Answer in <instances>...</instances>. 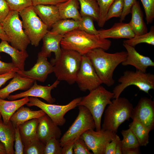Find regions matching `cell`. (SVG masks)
<instances>
[{
	"mask_svg": "<svg viewBox=\"0 0 154 154\" xmlns=\"http://www.w3.org/2000/svg\"><path fill=\"white\" fill-rule=\"evenodd\" d=\"M73 154H92L83 139L80 136L75 140L73 146Z\"/></svg>",
	"mask_w": 154,
	"mask_h": 154,
	"instance_id": "obj_41",
	"label": "cell"
},
{
	"mask_svg": "<svg viewBox=\"0 0 154 154\" xmlns=\"http://www.w3.org/2000/svg\"><path fill=\"white\" fill-rule=\"evenodd\" d=\"M60 82V81L57 79L50 86H43L38 85L36 81H35L33 85L26 91L14 95H9L7 98L12 100L26 97L40 98L48 103L53 104L56 100L52 96L51 92L52 89L57 87Z\"/></svg>",
	"mask_w": 154,
	"mask_h": 154,
	"instance_id": "obj_15",
	"label": "cell"
},
{
	"mask_svg": "<svg viewBox=\"0 0 154 154\" xmlns=\"http://www.w3.org/2000/svg\"><path fill=\"white\" fill-rule=\"evenodd\" d=\"M82 56L76 51L61 48L59 58L50 61L54 66L53 72L57 79L65 81L70 85L75 83L80 66Z\"/></svg>",
	"mask_w": 154,
	"mask_h": 154,
	"instance_id": "obj_3",
	"label": "cell"
},
{
	"mask_svg": "<svg viewBox=\"0 0 154 154\" xmlns=\"http://www.w3.org/2000/svg\"><path fill=\"white\" fill-rule=\"evenodd\" d=\"M78 106L77 117L60 140L62 147L69 142L75 141L87 130L95 128L94 121L90 111L84 106Z\"/></svg>",
	"mask_w": 154,
	"mask_h": 154,
	"instance_id": "obj_9",
	"label": "cell"
},
{
	"mask_svg": "<svg viewBox=\"0 0 154 154\" xmlns=\"http://www.w3.org/2000/svg\"><path fill=\"white\" fill-rule=\"evenodd\" d=\"M116 134L102 129L98 131L93 129L87 130L80 136L94 154H104L107 143L111 141Z\"/></svg>",
	"mask_w": 154,
	"mask_h": 154,
	"instance_id": "obj_12",
	"label": "cell"
},
{
	"mask_svg": "<svg viewBox=\"0 0 154 154\" xmlns=\"http://www.w3.org/2000/svg\"><path fill=\"white\" fill-rule=\"evenodd\" d=\"M1 113H0V120L1 119Z\"/></svg>",
	"mask_w": 154,
	"mask_h": 154,
	"instance_id": "obj_54",
	"label": "cell"
},
{
	"mask_svg": "<svg viewBox=\"0 0 154 154\" xmlns=\"http://www.w3.org/2000/svg\"><path fill=\"white\" fill-rule=\"evenodd\" d=\"M82 97L75 98L65 105L46 103L37 98L30 97L26 105L29 107L36 106L43 110L58 126H62L66 122L64 116L68 111L74 109L80 102Z\"/></svg>",
	"mask_w": 154,
	"mask_h": 154,
	"instance_id": "obj_10",
	"label": "cell"
},
{
	"mask_svg": "<svg viewBox=\"0 0 154 154\" xmlns=\"http://www.w3.org/2000/svg\"><path fill=\"white\" fill-rule=\"evenodd\" d=\"M136 0H124V7L120 22L123 21L131 12V8Z\"/></svg>",
	"mask_w": 154,
	"mask_h": 154,
	"instance_id": "obj_45",
	"label": "cell"
},
{
	"mask_svg": "<svg viewBox=\"0 0 154 154\" xmlns=\"http://www.w3.org/2000/svg\"><path fill=\"white\" fill-rule=\"evenodd\" d=\"M131 118L150 131L154 128V102L151 98H141L133 109Z\"/></svg>",
	"mask_w": 154,
	"mask_h": 154,
	"instance_id": "obj_13",
	"label": "cell"
},
{
	"mask_svg": "<svg viewBox=\"0 0 154 154\" xmlns=\"http://www.w3.org/2000/svg\"><path fill=\"white\" fill-rule=\"evenodd\" d=\"M121 133L123 137L121 141L122 150L140 147L136 137L130 128L122 130Z\"/></svg>",
	"mask_w": 154,
	"mask_h": 154,
	"instance_id": "obj_33",
	"label": "cell"
},
{
	"mask_svg": "<svg viewBox=\"0 0 154 154\" xmlns=\"http://www.w3.org/2000/svg\"><path fill=\"white\" fill-rule=\"evenodd\" d=\"M15 154H23L24 145L22 142L18 126L15 127Z\"/></svg>",
	"mask_w": 154,
	"mask_h": 154,
	"instance_id": "obj_42",
	"label": "cell"
},
{
	"mask_svg": "<svg viewBox=\"0 0 154 154\" xmlns=\"http://www.w3.org/2000/svg\"><path fill=\"white\" fill-rule=\"evenodd\" d=\"M123 42L134 47L137 45L145 43L154 45V27L152 26L148 32L139 35H135L133 38L125 40Z\"/></svg>",
	"mask_w": 154,
	"mask_h": 154,
	"instance_id": "obj_32",
	"label": "cell"
},
{
	"mask_svg": "<svg viewBox=\"0 0 154 154\" xmlns=\"http://www.w3.org/2000/svg\"><path fill=\"white\" fill-rule=\"evenodd\" d=\"M111 44V41L108 39L102 38L98 35L90 34L78 29L64 34L60 42L61 48L74 50L82 55H86L96 48L107 50Z\"/></svg>",
	"mask_w": 154,
	"mask_h": 154,
	"instance_id": "obj_2",
	"label": "cell"
},
{
	"mask_svg": "<svg viewBox=\"0 0 154 154\" xmlns=\"http://www.w3.org/2000/svg\"><path fill=\"white\" fill-rule=\"evenodd\" d=\"M45 144L37 138L24 146L23 154H44Z\"/></svg>",
	"mask_w": 154,
	"mask_h": 154,
	"instance_id": "obj_36",
	"label": "cell"
},
{
	"mask_svg": "<svg viewBox=\"0 0 154 154\" xmlns=\"http://www.w3.org/2000/svg\"><path fill=\"white\" fill-rule=\"evenodd\" d=\"M38 123V118H35L27 121L18 126L24 146L38 138L37 134Z\"/></svg>",
	"mask_w": 154,
	"mask_h": 154,
	"instance_id": "obj_28",
	"label": "cell"
},
{
	"mask_svg": "<svg viewBox=\"0 0 154 154\" xmlns=\"http://www.w3.org/2000/svg\"><path fill=\"white\" fill-rule=\"evenodd\" d=\"M16 73L12 72L0 75V87L4 84L7 81L12 78Z\"/></svg>",
	"mask_w": 154,
	"mask_h": 154,
	"instance_id": "obj_48",
	"label": "cell"
},
{
	"mask_svg": "<svg viewBox=\"0 0 154 154\" xmlns=\"http://www.w3.org/2000/svg\"><path fill=\"white\" fill-rule=\"evenodd\" d=\"M11 11L5 0H0V23L3 22Z\"/></svg>",
	"mask_w": 154,
	"mask_h": 154,
	"instance_id": "obj_44",
	"label": "cell"
},
{
	"mask_svg": "<svg viewBox=\"0 0 154 154\" xmlns=\"http://www.w3.org/2000/svg\"><path fill=\"white\" fill-rule=\"evenodd\" d=\"M98 31V35L101 38L128 39L133 37L135 34L131 29L129 23L120 22L115 23L110 28L102 29Z\"/></svg>",
	"mask_w": 154,
	"mask_h": 154,
	"instance_id": "obj_19",
	"label": "cell"
},
{
	"mask_svg": "<svg viewBox=\"0 0 154 154\" xmlns=\"http://www.w3.org/2000/svg\"><path fill=\"white\" fill-rule=\"evenodd\" d=\"M64 35L57 34L49 31L42 38L43 44L41 53L46 57H50L51 53L53 52L55 58L51 60L54 61L59 58L61 51L60 42Z\"/></svg>",
	"mask_w": 154,
	"mask_h": 154,
	"instance_id": "obj_18",
	"label": "cell"
},
{
	"mask_svg": "<svg viewBox=\"0 0 154 154\" xmlns=\"http://www.w3.org/2000/svg\"><path fill=\"white\" fill-rule=\"evenodd\" d=\"M81 17V19L79 21L78 29L90 34L98 35V31L95 27L93 18L88 15Z\"/></svg>",
	"mask_w": 154,
	"mask_h": 154,
	"instance_id": "obj_34",
	"label": "cell"
},
{
	"mask_svg": "<svg viewBox=\"0 0 154 154\" xmlns=\"http://www.w3.org/2000/svg\"><path fill=\"white\" fill-rule=\"evenodd\" d=\"M130 13L131 18L128 23L135 35H139L147 33V28L143 20V12L139 2L137 0L131 8Z\"/></svg>",
	"mask_w": 154,
	"mask_h": 154,
	"instance_id": "obj_24",
	"label": "cell"
},
{
	"mask_svg": "<svg viewBox=\"0 0 154 154\" xmlns=\"http://www.w3.org/2000/svg\"><path fill=\"white\" fill-rule=\"evenodd\" d=\"M121 141L120 139L117 142L115 154H122Z\"/></svg>",
	"mask_w": 154,
	"mask_h": 154,
	"instance_id": "obj_52",
	"label": "cell"
},
{
	"mask_svg": "<svg viewBox=\"0 0 154 154\" xmlns=\"http://www.w3.org/2000/svg\"><path fill=\"white\" fill-rule=\"evenodd\" d=\"M100 9V17L97 22L99 27H102L106 21V17L109 8L115 0H96Z\"/></svg>",
	"mask_w": 154,
	"mask_h": 154,
	"instance_id": "obj_37",
	"label": "cell"
},
{
	"mask_svg": "<svg viewBox=\"0 0 154 154\" xmlns=\"http://www.w3.org/2000/svg\"><path fill=\"white\" fill-rule=\"evenodd\" d=\"M75 141L69 142L62 147V154H73V146Z\"/></svg>",
	"mask_w": 154,
	"mask_h": 154,
	"instance_id": "obj_49",
	"label": "cell"
},
{
	"mask_svg": "<svg viewBox=\"0 0 154 154\" xmlns=\"http://www.w3.org/2000/svg\"><path fill=\"white\" fill-rule=\"evenodd\" d=\"M119 84L114 88V99L117 98L127 87L131 85L137 87L140 90L149 94V91L154 89V75L150 72L126 70L118 79Z\"/></svg>",
	"mask_w": 154,
	"mask_h": 154,
	"instance_id": "obj_6",
	"label": "cell"
},
{
	"mask_svg": "<svg viewBox=\"0 0 154 154\" xmlns=\"http://www.w3.org/2000/svg\"><path fill=\"white\" fill-rule=\"evenodd\" d=\"M19 13L22 19L24 31L30 43L35 47L38 46L48 31V27L38 16L33 5L19 11Z\"/></svg>",
	"mask_w": 154,
	"mask_h": 154,
	"instance_id": "obj_7",
	"label": "cell"
},
{
	"mask_svg": "<svg viewBox=\"0 0 154 154\" xmlns=\"http://www.w3.org/2000/svg\"><path fill=\"white\" fill-rule=\"evenodd\" d=\"M47 57L40 52L37 56L36 63L30 70H19L17 73L22 76L35 81L44 82L48 75L54 72V66L47 60Z\"/></svg>",
	"mask_w": 154,
	"mask_h": 154,
	"instance_id": "obj_14",
	"label": "cell"
},
{
	"mask_svg": "<svg viewBox=\"0 0 154 154\" xmlns=\"http://www.w3.org/2000/svg\"><path fill=\"white\" fill-rule=\"evenodd\" d=\"M37 134L38 139L45 144L50 139H59L61 131L50 117L46 114L38 118Z\"/></svg>",
	"mask_w": 154,
	"mask_h": 154,
	"instance_id": "obj_16",
	"label": "cell"
},
{
	"mask_svg": "<svg viewBox=\"0 0 154 154\" xmlns=\"http://www.w3.org/2000/svg\"><path fill=\"white\" fill-rule=\"evenodd\" d=\"M140 0L145 11L147 23H151L154 19V0Z\"/></svg>",
	"mask_w": 154,
	"mask_h": 154,
	"instance_id": "obj_39",
	"label": "cell"
},
{
	"mask_svg": "<svg viewBox=\"0 0 154 154\" xmlns=\"http://www.w3.org/2000/svg\"><path fill=\"white\" fill-rule=\"evenodd\" d=\"M18 11L11 10L1 23L11 45L21 51L26 50L30 41L23 30Z\"/></svg>",
	"mask_w": 154,
	"mask_h": 154,
	"instance_id": "obj_8",
	"label": "cell"
},
{
	"mask_svg": "<svg viewBox=\"0 0 154 154\" xmlns=\"http://www.w3.org/2000/svg\"><path fill=\"white\" fill-rule=\"evenodd\" d=\"M123 7L124 0H115L109 8L106 17V21L113 17L120 18Z\"/></svg>",
	"mask_w": 154,
	"mask_h": 154,
	"instance_id": "obj_35",
	"label": "cell"
},
{
	"mask_svg": "<svg viewBox=\"0 0 154 154\" xmlns=\"http://www.w3.org/2000/svg\"><path fill=\"white\" fill-rule=\"evenodd\" d=\"M29 101V98L26 97L18 100L7 101L0 98V113L3 122L7 124L12 115L22 106Z\"/></svg>",
	"mask_w": 154,
	"mask_h": 154,
	"instance_id": "obj_23",
	"label": "cell"
},
{
	"mask_svg": "<svg viewBox=\"0 0 154 154\" xmlns=\"http://www.w3.org/2000/svg\"><path fill=\"white\" fill-rule=\"evenodd\" d=\"M114 96L113 92L100 85L90 91L87 95L82 97L78 104V106H85L91 113L94 121L96 131L101 129L102 115L107 105L112 103L111 100L113 98Z\"/></svg>",
	"mask_w": 154,
	"mask_h": 154,
	"instance_id": "obj_5",
	"label": "cell"
},
{
	"mask_svg": "<svg viewBox=\"0 0 154 154\" xmlns=\"http://www.w3.org/2000/svg\"><path fill=\"white\" fill-rule=\"evenodd\" d=\"M34 10L48 28L60 19L57 6L39 4L33 6Z\"/></svg>",
	"mask_w": 154,
	"mask_h": 154,
	"instance_id": "obj_21",
	"label": "cell"
},
{
	"mask_svg": "<svg viewBox=\"0 0 154 154\" xmlns=\"http://www.w3.org/2000/svg\"><path fill=\"white\" fill-rule=\"evenodd\" d=\"M19 70L12 62L7 63L0 60V75L12 72L17 73Z\"/></svg>",
	"mask_w": 154,
	"mask_h": 154,
	"instance_id": "obj_43",
	"label": "cell"
},
{
	"mask_svg": "<svg viewBox=\"0 0 154 154\" xmlns=\"http://www.w3.org/2000/svg\"><path fill=\"white\" fill-rule=\"evenodd\" d=\"M139 147L131 148L122 149L123 154H141Z\"/></svg>",
	"mask_w": 154,
	"mask_h": 154,
	"instance_id": "obj_50",
	"label": "cell"
},
{
	"mask_svg": "<svg viewBox=\"0 0 154 154\" xmlns=\"http://www.w3.org/2000/svg\"><path fill=\"white\" fill-rule=\"evenodd\" d=\"M0 39L10 42V40L5 32L2 25L0 23Z\"/></svg>",
	"mask_w": 154,
	"mask_h": 154,
	"instance_id": "obj_51",
	"label": "cell"
},
{
	"mask_svg": "<svg viewBox=\"0 0 154 154\" xmlns=\"http://www.w3.org/2000/svg\"><path fill=\"white\" fill-rule=\"evenodd\" d=\"M76 82L80 90L83 92L92 91L102 84L86 55H82Z\"/></svg>",
	"mask_w": 154,
	"mask_h": 154,
	"instance_id": "obj_11",
	"label": "cell"
},
{
	"mask_svg": "<svg viewBox=\"0 0 154 154\" xmlns=\"http://www.w3.org/2000/svg\"><path fill=\"white\" fill-rule=\"evenodd\" d=\"M79 25V21L72 19H61L52 26L50 31L54 34L64 35L69 32L78 29Z\"/></svg>",
	"mask_w": 154,
	"mask_h": 154,
	"instance_id": "obj_29",
	"label": "cell"
},
{
	"mask_svg": "<svg viewBox=\"0 0 154 154\" xmlns=\"http://www.w3.org/2000/svg\"><path fill=\"white\" fill-rule=\"evenodd\" d=\"M91 62L102 83L110 87L114 84V72L120 64L126 59L127 51L110 53L100 48L90 51L86 55Z\"/></svg>",
	"mask_w": 154,
	"mask_h": 154,
	"instance_id": "obj_1",
	"label": "cell"
},
{
	"mask_svg": "<svg viewBox=\"0 0 154 154\" xmlns=\"http://www.w3.org/2000/svg\"><path fill=\"white\" fill-rule=\"evenodd\" d=\"M133 104L126 98L114 99L105 111L102 128L116 133L119 126L131 117Z\"/></svg>",
	"mask_w": 154,
	"mask_h": 154,
	"instance_id": "obj_4",
	"label": "cell"
},
{
	"mask_svg": "<svg viewBox=\"0 0 154 154\" xmlns=\"http://www.w3.org/2000/svg\"><path fill=\"white\" fill-rule=\"evenodd\" d=\"M11 10L19 12L32 5L31 0H5Z\"/></svg>",
	"mask_w": 154,
	"mask_h": 154,
	"instance_id": "obj_40",
	"label": "cell"
},
{
	"mask_svg": "<svg viewBox=\"0 0 154 154\" xmlns=\"http://www.w3.org/2000/svg\"><path fill=\"white\" fill-rule=\"evenodd\" d=\"M8 43L1 40L0 43V53L3 52L9 55L11 58L12 62L19 70H24L25 61L29 56L27 51L19 50L10 46Z\"/></svg>",
	"mask_w": 154,
	"mask_h": 154,
	"instance_id": "obj_22",
	"label": "cell"
},
{
	"mask_svg": "<svg viewBox=\"0 0 154 154\" xmlns=\"http://www.w3.org/2000/svg\"><path fill=\"white\" fill-rule=\"evenodd\" d=\"M35 81L21 76L16 73L9 83L0 90V98L5 99L11 93L18 90H27L33 85Z\"/></svg>",
	"mask_w": 154,
	"mask_h": 154,
	"instance_id": "obj_20",
	"label": "cell"
},
{
	"mask_svg": "<svg viewBox=\"0 0 154 154\" xmlns=\"http://www.w3.org/2000/svg\"><path fill=\"white\" fill-rule=\"evenodd\" d=\"M33 5L42 4L45 5H54L65 2L68 0H31Z\"/></svg>",
	"mask_w": 154,
	"mask_h": 154,
	"instance_id": "obj_47",
	"label": "cell"
},
{
	"mask_svg": "<svg viewBox=\"0 0 154 154\" xmlns=\"http://www.w3.org/2000/svg\"><path fill=\"white\" fill-rule=\"evenodd\" d=\"M79 5L78 0H68L57 4L60 19L80 20L82 17L78 10Z\"/></svg>",
	"mask_w": 154,
	"mask_h": 154,
	"instance_id": "obj_26",
	"label": "cell"
},
{
	"mask_svg": "<svg viewBox=\"0 0 154 154\" xmlns=\"http://www.w3.org/2000/svg\"><path fill=\"white\" fill-rule=\"evenodd\" d=\"M15 129L11 121L5 124L0 120V141L4 145L7 154H14V142L15 141Z\"/></svg>",
	"mask_w": 154,
	"mask_h": 154,
	"instance_id": "obj_25",
	"label": "cell"
},
{
	"mask_svg": "<svg viewBox=\"0 0 154 154\" xmlns=\"http://www.w3.org/2000/svg\"><path fill=\"white\" fill-rule=\"evenodd\" d=\"M62 147L60 140L55 138L49 139L45 144L44 154H62Z\"/></svg>",
	"mask_w": 154,
	"mask_h": 154,
	"instance_id": "obj_38",
	"label": "cell"
},
{
	"mask_svg": "<svg viewBox=\"0 0 154 154\" xmlns=\"http://www.w3.org/2000/svg\"><path fill=\"white\" fill-rule=\"evenodd\" d=\"M120 139L119 137L116 134L115 137L111 141L107 143L104 154H115L117 142Z\"/></svg>",
	"mask_w": 154,
	"mask_h": 154,
	"instance_id": "obj_46",
	"label": "cell"
},
{
	"mask_svg": "<svg viewBox=\"0 0 154 154\" xmlns=\"http://www.w3.org/2000/svg\"><path fill=\"white\" fill-rule=\"evenodd\" d=\"M46 114L42 110L33 111L23 106L20 108L12 115L10 118L15 127L29 120L38 118Z\"/></svg>",
	"mask_w": 154,
	"mask_h": 154,
	"instance_id": "obj_27",
	"label": "cell"
},
{
	"mask_svg": "<svg viewBox=\"0 0 154 154\" xmlns=\"http://www.w3.org/2000/svg\"><path fill=\"white\" fill-rule=\"evenodd\" d=\"M129 127L136 137L139 146H146L149 143L150 131L135 120L130 123Z\"/></svg>",
	"mask_w": 154,
	"mask_h": 154,
	"instance_id": "obj_31",
	"label": "cell"
},
{
	"mask_svg": "<svg viewBox=\"0 0 154 154\" xmlns=\"http://www.w3.org/2000/svg\"><path fill=\"white\" fill-rule=\"evenodd\" d=\"M78 0L80 5L81 16H90L98 22L100 17V9L97 0Z\"/></svg>",
	"mask_w": 154,
	"mask_h": 154,
	"instance_id": "obj_30",
	"label": "cell"
},
{
	"mask_svg": "<svg viewBox=\"0 0 154 154\" xmlns=\"http://www.w3.org/2000/svg\"><path fill=\"white\" fill-rule=\"evenodd\" d=\"M123 44L127 50V56L121 63L122 65H131L135 67L136 70L144 72H146L148 67L154 66V62L149 57L140 54L134 47L124 42Z\"/></svg>",
	"mask_w": 154,
	"mask_h": 154,
	"instance_id": "obj_17",
	"label": "cell"
},
{
	"mask_svg": "<svg viewBox=\"0 0 154 154\" xmlns=\"http://www.w3.org/2000/svg\"><path fill=\"white\" fill-rule=\"evenodd\" d=\"M0 154H7L4 145L0 141Z\"/></svg>",
	"mask_w": 154,
	"mask_h": 154,
	"instance_id": "obj_53",
	"label": "cell"
}]
</instances>
